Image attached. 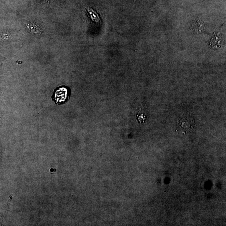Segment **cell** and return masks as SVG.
I'll return each mask as SVG.
<instances>
[{"instance_id":"6da1fadb","label":"cell","mask_w":226,"mask_h":226,"mask_svg":"<svg viewBox=\"0 0 226 226\" xmlns=\"http://www.w3.org/2000/svg\"><path fill=\"white\" fill-rule=\"evenodd\" d=\"M70 92L68 88L65 86L58 87L54 90L52 95V100L57 104L65 103L68 100Z\"/></svg>"}]
</instances>
